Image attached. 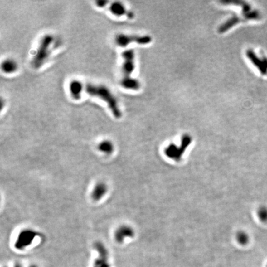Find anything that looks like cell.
<instances>
[{
    "mask_svg": "<svg viewBox=\"0 0 267 267\" xmlns=\"http://www.w3.org/2000/svg\"><path fill=\"white\" fill-rule=\"evenodd\" d=\"M85 91L89 95L99 97L104 101L116 118L121 117L122 113L118 106V101L108 87L103 85L88 84L85 87Z\"/></svg>",
    "mask_w": 267,
    "mask_h": 267,
    "instance_id": "cell-1",
    "label": "cell"
},
{
    "mask_svg": "<svg viewBox=\"0 0 267 267\" xmlns=\"http://www.w3.org/2000/svg\"><path fill=\"white\" fill-rule=\"evenodd\" d=\"M53 36L45 35L41 39L32 60V65L38 69L41 66L50 55V48L53 41Z\"/></svg>",
    "mask_w": 267,
    "mask_h": 267,
    "instance_id": "cell-2",
    "label": "cell"
},
{
    "mask_svg": "<svg viewBox=\"0 0 267 267\" xmlns=\"http://www.w3.org/2000/svg\"><path fill=\"white\" fill-rule=\"evenodd\" d=\"M116 43L121 47H126L131 43H137L140 45H146L150 43L152 39L150 35H137L118 34L116 36Z\"/></svg>",
    "mask_w": 267,
    "mask_h": 267,
    "instance_id": "cell-3",
    "label": "cell"
},
{
    "mask_svg": "<svg viewBox=\"0 0 267 267\" xmlns=\"http://www.w3.org/2000/svg\"><path fill=\"white\" fill-rule=\"evenodd\" d=\"M94 248L97 252L98 256L94 262L93 267H111L109 252L104 244L100 241L95 242Z\"/></svg>",
    "mask_w": 267,
    "mask_h": 267,
    "instance_id": "cell-4",
    "label": "cell"
},
{
    "mask_svg": "<svg viewBox=\"0 0 267 267\" xmlns=\"http://www.w3.org/2000/svg\"><path fill=\"white\" fill-rule=\"evenodd\" d=\"M36 235L37 233L32 230L26 229L21 231L18 234L16 240L14 244L15 248L19 250L25 249L27 247L32 244Z\"/></svg>",
    "mask_w": 267,
    "mask_h": 267,
    "instance_id": "cell-5",
    "label": "cell"
},
{
    "mask_svg": "<svg viewBox=\"0 0 267 267\" xmlns=\"http://www.w3.org/2000/svg\"><path fill=\"white\" fill-rule=\"evenodd\" d=\"M121 56L123 59L122 65L123 77H131V74L135 69L134 51L133 49L126 50L122 53Z\"/></svg>",
    "mask_w": 267,
    "mask_h": 267,
    "instance_id": "cell-6",
    "label": "cell"
},
{
    "mask_svg": "<svg viewBox=\"0 0 267 267\" xmlns=\"http://www.w3.org/2000/svg\"><path fill=\"white\" fill-rule=\"evenodd\" d=\"M246 56L251 63L256 67L262 75H267V58H260L252 49L246 51Z\"/></svg>",
    "mask_w": 267,
    "mask_h": 267,
    "instance_id": "cell-7",
    "label": "cell"
},
{
    "mask_svg": "<svg viewBox=\"0 0 267 267\" xmlns=\"http://www.w3.org/2000/svg\"><path fill=\"white\" fill-rule=\"evenodd\" d=\"M134 235L133 229L127 225H122L119 226L114 234V238L117 242L121 244L126 238L133 237Z\"/></svg>",
    "mask_w": 267,
    "mask_h": 267,
    "instance_id": "cell-8",
    "label": "cell"
},
{
    "mask_svg": "<svg viewBox=\"0 0 267 267\" xmlns=\"http://www.w3.org/2000/svg\"><path fill=\"white\" fill-rule=\"evenodd\" d=\"M109 11L111 13L117 16L126 15L129 18H133L134 14L131 11H128L125 6L121 2L114 1L109 6Z\"/></svg>",
    "mask_w": 267,
    "mask_h": 267,
    "instance_id": "cell-9",
    "label": "cell"
},
{
    "mask_svg": "<svg viewBox=\"0 0 267 267\" xmlns=\"http://www.w3.org/2000/svg\"><path fill=\"white\" fill-rule=\"evenodd\" d=\"M244 21H247L245 17L242 14L241 16H233L223 24H221L218 28L219 33H225L233 27L235 24L240 23Z\"/></svg>",
    "mask_w": 267,
    "mask_h": 267,
    "instance_id": "cell-10",
    "label": "cell"
},
{
    "mask_svg": "<svg viewBox=\"0 0 267 267\" xmlns=\"http://www.w3.org/2000/svg\"><path fill=\"white\" fill-rule=\"evenodd\" d=\"M108 191L107 185L102 182L97 183L94 187L92 192V198L95 201L101 200L106 194Z\"/></svg>",
    "mask_w": 267,
    "mask_h": 267,
    "instance_id": "cell-11",
    "label": "cell"
},
{
    "mask_svg": "<svg viewBox=\"0 0 267 267\" xmlns=\"http://www.w3.org/2000/svg\"><path fill=\"white\" fill-rule=\"evenodd\" d=\"M69 88L71 97L74 100H79L83 90L82 84L77 80H74L70 82Z\"/></svg>",
    "mask_w": 267,
    "mask_h": 267,
    "instance_id": "cell-12",
    "label": "cell"
},
{
    "mask_svg": "<svg viewBox=\"0 0 267 267\" xmlns=\"http://www.w3.org/2000/svg\"><path fill=\"white\" fill-rule=\"evenodd\" d=\"M121 85L123 87L128 90H137L140 87V83L139 80L134 77H123L121 80Z\"/></svg>",
    "mask_w": 267,
    "mask_h": 267,
    "instance_id": "cell-13",
    "label": "cell"
},
{
    "mask_svg": "<svg viewBox=\"0 0 267 267\" xmlns=\"http://www.w3.org/2000/svg\"><path fill=\"white\" fill-rule=\"evenodd\" d=\"M2 70L6 74H11L15 72L17 69L16 62L11 59L4 60L1 64Z\"/></svg>",
    "mask_w": 267,
    "mask_h": 267,
    "instance_id": "cell-14",
    "label": "cell"
},
{
    "mask_svg": "<svg viewBox=\"0 0 267 267\" xmlns=\"http://www.w3.org/2000/svg\"><path fill=\"white\" fill-rule=\"evenodd\" d=\"M98 149L103 153L109 155L114 151V145L109 140H103L99 144Z\"/></svg>",
    "mask_w": 267,
    "mask_h": 267,
    "instance_id": "cell-15",
    "label": "cell"
},
{
    "mask_svg": "<svg viewBox=\"0 0 267 267\" xmlns=\"http://www.w3.org/2000/svg\"><path fill=\"white\" fill-rule=\"evenodd\" d=\"M236 240L241 245H246L249 242L250 237L245 231H240L236 234Z\"/></svg>",
    "mask_w": 267,
    "mask_h": 267,
    "instance_id": "cell-16",
    "label": "cell"
},
{
    "mask_svg": "<svg viewBox=\"0 0 267 267\" xmlns=\"http://www.w3.org/2000/svg\"><path fill=\"white\" fill-rule=\"evenodd\" d=\"M259 220L263 223H267V206L261 205L257 211Z\"/></svg>",
    "mask_w": 267,
    "mask_h": 267,
    "instance_id": "cell-17",
    "label": "cell"
},
{
    "mask_svg": "<svg viewBox=\"0 0 267 267\" xmlns=\"http://www.w3.org/2000/svg\"><path fill=\"white\" fill-rule=\"evenodd\" d=\"M108 2L107 1H104V0H99V1H97L96 2V4H97V5L99 7H103L105 6Z\"/></svg>",
    "mask_w": 267,
    "mask_h": 267,
    "instance_id": "cell-18",
    "label": "cell"
},
{
    "mask_svg": "<svg viewBox=\"0 0 267 267\" xmlns=\"http://www.w3.org/2000/svg\"><path fill=\"white\" fill-rule=\"evenodd\" d=\"M14 267H23L22 265H21V264L20 263H16V264H14Z\"/></svg>",
    "mask_w": 267,
    "mask_h": 267,
    "instance_id": "cell-19",
    "label": "cell"
},
{
    "mask_svg": "<svg viewBox=\"0 0 267 267\" xmlns=\"http://www.w3.org/2000/svg\"><path fill=\"white\" fill-rule=\"evenodd\" d=\"M38 267L37 266H36V265H31L30 267Z\"/></svg>",
    "mask_w": 267,
    "mask_h": 267,
    "instance_id": "cell-20",
    "label": "cell"
},
{
    "mask_svg": "<svg viewBox=\"0 0 267 267\" xmlns=\"http://www.w3.org/2000/svg\"><path fill=\"white\" fill-rule=\"evenodd\" d=\"M265 267H267V264H266V266H265Z\"/></svg>",
    "mask_w": 267,
    "mask_h": 267,
    "instance_id": "cell-21",
    "label": "cell"
}]
</instances>
